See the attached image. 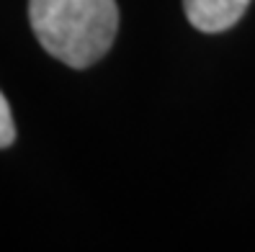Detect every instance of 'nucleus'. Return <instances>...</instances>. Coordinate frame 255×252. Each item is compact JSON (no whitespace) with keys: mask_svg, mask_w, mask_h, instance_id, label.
<instances>
[{"mask_svg":"<svg viewBox=\"0 0 255 252\" xmlns=\"http://www.w3.org/2000/svg\"><path fill=\"white\" fill-rule=\"evenodd\" d=\"M36 41L67 67L85 70L106 57L119 31L116 0H28Z\"/></svg>","mask_w":255,"mask_h":252,"instance_id":"nucleus-1","label":"nucleus"},{"mask_svg":"<svg viewBox=\"0 0 255 252\" xmlns=\"http://www.w3.org/2000/svg\"><path fill=\"white\" fill-rule=\"evenodd\" d=\"M248 5L250 0H183L191 26L204 34H219L232 28L243 18Z\"/></svg>","mask_w":255,"mask_h":252,"instance_id":"nucleus-2","label":"nucleus"},{"mask_svg":"<svg viewBox=\"0 0 255 252\" xmlns=\"http://www.w3.org/2000/svg\"><path fill=\"white\" fill-rule=\"evenodd\" d=\"M13 139H16V124H13V113H10L5 95L0 93V150L10 147Z\"/></svg>","mask_w":255,"mask_h":252,"instance_id":"nucleus-3","label":"nucleus"}]
</instances>
